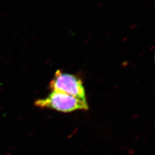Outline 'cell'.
I'll use <instances>...</instances> for the list:
<instances>
[{"mask_svg":"<svg viewBox=\"0 0 155 155\" xmlns=\"http://www.w3.org/2000/svg\"><path fill=\"white\" fill-rule=\"evenodd\" d=\"M35 105L40 108L50 109L63 113L89 109L86 98L74 97L56 91H52L45 98L36 100Z\"/></svg>","mask_w":155,"mask_h":155,"instance_id":"cell-1","label":"cell"},{"mask_svg":"<svg viewBox=\"0 0 155 155\" xmlns=\"http://www.w3.org/2000/svg\"><path fill=\"white\" fill-rule=\"evenodd\" d=\"M52 91L70 95L77 98H86L85 89L81 79L72 74L58 70L50 83Z\"/></svg>","mask_w":155,"mask_h":155,"instance_id":"cell-2","label":"cell"}]
</instances>
